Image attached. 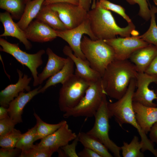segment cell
Listing matches in <instances>:
<instances>
[{"label": "cell", "instance_id": "obj_39", "mask_svg": "<svg viewBox=\"0 0 157 157\" xmlns=\"http://www.w3.org/2000/svg\"><path fill=\"white\" fill-rule=\"evenodd\" d=\"M144 72L151 75H157V55L153 59Z\"/></svg>", "mask_w": 157, "mask_h": 157}, {"label": "cell", "instance_id": "obj_38", "mask_svg": "<svg viewBox=\"0 0 157 157\" xmlns=\"http://www.w3.org/2000/svg\"><path fill=\"white\" fill-rule=\"evenodd\" d=\"M78 157H101L97 153L87 147L84 148L78 153Z\"/></svg>", "mask_w": 157, "mask_h": 157}, {"label": "cell", "instance_id": "obj_40", "mask_svg": "<svg viewBox=\"0 0 157 157\" xmlns=\"http://www.w3.org/2000/svg\"><path fill=\"white\" fill-rule=\"evenodd\" d=\"M58 3H67L78 5L79 0H44L43 5H49Z\"/></svg>", "mask_w": 157, "mask_h": 157}, {"label": "cell", "instance_id": "obj_2", "mask_svg": "<svg viewBox=\"0 0 157 157\" xmlns=\"http://www.w3.org/2000/svg\"><path fill=\"white\" fill-rule=\"evenodd\" d=\"M136 88V79L133 78L131 80L126 92L121 98L114 103L108 102V108L111 117H114L120 126L124 124H129L136 129L143 144L142 152L148 150L157 157V149L154 148L153 142L148 138L136 118L132 106L133 96Z\"/></svg>", "mask_w": 157, "mask_h": 157}, {"label": "cell", "instance_id": "obj_4", "mask_svg": "<svg viewBox=\"0 0 157 157\" xmlns=\"http://www.w3.org/2000/svg\"><path fill=\"white\" fill-rule=\"evenodd\" d=\"M81 47L91 67L101 76L108 65L115 59L113 49L104 40H94L83 35Z\"/></svg>", "mask_w": 157, "mask_h": 157}, {"label": "cell", "instance_id": "obj_41", "mask_svg": "<svg viewBox=\"0 0 157 157\" xmlns=\"http://www.w3.org/2000/svg\"><path fill=\"white\" fill-rule=\"evenodd\" d=\"M92 0L93 1V4L92 7V8L95 6V0H79L78 5L88 12L90 10Z\"/></svg>", "mask_w": 157, "mask_h": 157}, {"label": "cell", "instance_id": "obj_22", "mask_svg": "<svg viewBox=\"0 0 157 157\" xmlns=\"http://www.w3.org/2000/svg\"><path fill=\"white\" fill-rule=\"evenodd\" d=\"M65 64L58 72L49 77L44 86L40 89L39 93H43L49 87L59 83L62 84L74 74V63L69 57Z\"/></svg>", "mask_w": 157, "mask_h": 157}, {"label": "cell", "instance_id": "obj_35", "mask_svg": "<svg viewBox=\"0 0 157 157\" xmlns=\"http://www.w3.org/2000/svg\"><path fill=\"white\" fill-rule=\"evenodd\" d=\"M78 142L77 136L72 143L68 144L61 147L58 151L59 156L78 157V153L76 151V148Z\"/></svg>", "mask_w": 157, "mask_h": 157}, {"label": "cell", "instance_id": "obj_21", "mask_svg": "<svg viewBox=\"0 0 157 157\" xmlns=\"http://www.w3.org/2000/svg\"><path fill=\"white\" fill-rule=\"evenodd\" d=\"M46 52L48 56V59L43 70L38 74L39 85H41L45 80L60 70L68 59L67 58H65L58 56L49 47L47 48Z\"/></svg>", "mask_w": 157, "mask_h": 157}, {"label": "cell", "instance_id": "obj_25", "mask_svg": "<svg viewBox=\"0 0 157 157\" xmlns=\"http://www.w3.org/2000/svg\"><path fill=\"white\" fill-rule=\"evenodd\" d=\"M78 141L85 147L95 151L101 157H112L107 148L101 142L86 133L80 132L77 135Z\"/></svg>", "mask_w": 157, "mask_h": 157}, {"label": "cell", "instance_id": "obj_28", "mask_svg": "<svg viewBox=\"0 0 157 157\" xmlns=\"http://www.w3.org/2000/svg\"><path fill=\"white\" fill-rule=\"evenodd\" d=\"M142 147V144L139 141L138 137L134 136L130 143L123 142V145L121 147L122 156L124 157H144V154L141 151Z\"/></svg>", "mask_w": 157, "mask_h": 157}, {"label": "cell", "instance_id": "obj_45", "mask_svg": "<svg viewBox=\"0 0 157 157\" xmlns=\"http://www.w3.org/2000/svg\"><path fill=\"white\" fill-rule=\"evenodd\" d=\"M155 5H157V0H153Z\"/></svg>", "mask_w": 157, "mask_h": 157}, {"label": "cell", "instance_id": "obj_17", "mask_svg": "<svg viewBox=\"0 0 157 157\" xmlns=\"http://www.w3.org/2000/svg\"><path fill=\"white\" fill-rule=\"evenodd\" d=\"M133 107L137 121L146 134L157 122V107H149L133 102Z\"/></svg>", "mask_w": 157, "mask_h": 157}, {"label": "cell", "instance_id": "obj_5", "mask_svg": "<svg viewBox=\"0 0 157 157\" xmlns=\"http://www.w3.org/2000/svg\"><path fill=\"white\" fill-rule=\"evenodd\" d=\"M106 94L101 78L95 82H91L79 102L74 107L64 113L63 117L94 116Z\"/></svg>", "mask_w": 157, "mask_h": 157}, {"label": "cell", "instance_id": "obj_30", "mask_svg": "<svg viewBox=\"0 0 157 157\" xmlns=\"http://www.w3.org/2000/svg\"><path fill=\"white\" fill-rule=\"evenodd\" d=\"M37 133V126L28 129L27 131L22 134L15 147L24 151L28 150L33 147L35 141Z\"/></svg>", "mask_w": 157, "mask_h": 157}, {"label": "cell", "instance_id": "obj_19", "mask_svg": "<svg viewBox=\"0 0 157 157\" xmlns=\"http://www.w3.org/2000/svg\"><path fill=\"white\" fill-rule=\"evenodd\" d=\"M10 14L6 11L0 13V21L4 27V32L0 37L15 38L23 44L26 50H30L32 47V44L27 38L24 31L14 22Z\"/></svg>", "mask_w": 157, "mask_h": 157}, {"label": "cell", "instance_id": "obj_48", "mask_svg": "<svg viewBox=\"0 0 157 157\" xmlns=\"http://www.w3.org/2000/svg\"><path fill=\"white\" fill-rule=\"evenodd\" d=\"M156 94L157 95V93H156Z\"/></svg>", "mask_w": 157, "mask_h": 157}, {"label": "cell", "instance_id": "obj_9", "mask_svg": "<svg viewBox=\"0 0 157 157\" xmlns=\"http://www.w3.org/2000/svg\"><path fill=\"white\" fill-rule=\"evenodd\" d=\"M49 5L56 12L67 29L77 27L88 18V12L78 5L58 3Z\"/></svg>", "mask_w": 157, "mask_h": 157}, {"label": "cell", "instance_id": "obj_44", "mask_svg": "<svg viewBox=\"0 0 157 157\" xmlns=\"http://www.w3.org/2000/svg\"><path fill=\"white\" fill-rule=\"evenodd\" d=\"M0 60L1 61V62L2 63V64H3V67L4 68V72H5L6 74V75L7 76V77L9 78L10 80V76L7 73V72H6V71L5 70V68H4V63H3V60L1 56V54L0 55Z\"/></svg>", "mask_w": 157, "mask_h": 157}, {"label": "cell", "instance_id": "obj_6", "mask_svg": "<svg viewBox=\"0 0 157 157\" xmlns=\"http://www.w3.org/2000/svg\"><path fill=\"white\" fill-rule=\"evenodd\" d=\"M106 95L104 96L102 102L94 117L95 122L92 128L86 133L103 143L117 157H120L121 147L118 146L110 138L109 119L111 118L108 107Z\"/></svg>", "mask_w": 157, "mask_h": 157}, {"label": "cell", "instance_id": "obj_14", "mask_svg": "<svg viewBox=\"0 0 157 157\" xmlns=\"http://www.w3.org/2000/svg\"><path fill=\"white\" fill-rule=\"evenodd\" d=\"M17 72L19 78L17 82L14 84L7 86L0 92V105L8 108L10 103L17 97L21 92L25 91L27 92L31 90L29 85L32 78L29 77L27 74H24L20 70L17 69Z\"/></svg>", "mask_w": 157, "mask_h": 157}, {"label": "cell", "instance_id": "obj_42", "mask_svg": "<svg viewBox=\"0 0 157 157\" xmlns=\"http://www.w3.org/2000/svg\"><path fill=\"white\" fill-rule=\"evenodd\" d=\"M149 132L150 140L157 144V122L153 125Z\"/></svg>", "mask_w": 157, "mask_h": 157}, {"label": "cell", "instance_id": "obj_1", "mask_svg": "<svg viewBox=\"0 0 157 157\" xmlns=\"http://www.w3.org/2000/svg\"><path fill=\"white\" fill-rule=\"evenodd\" d=\"M138 72L130 60L115 59L107 66L102 76V82L106 95L117 100L126 92L131 80Z\"/></svg>", "mask_w": 157, "mask_h": 157}, {"label": "cell", "instance_id": "obj_16", "mask_svg": "<svg viewBox=\"0 0 157 157\" xmlns=\"http://www.w3.org/2000/svg\"><path fill=\"white\" fill-rule=\"evenodd\" d=\"M63 52L73 61L76 67L75 74L90 83L95 82L101 78V75L91 67L87 60H83L75 56L69 46H65Z\"/></svg>", "mask_w": 157, "mask_h": 157}, {"label": "cell", "instance_id": "obj_32", "mask_svg": "<svg viewBox=\"0 0 157 157\" xmlns=\"http://www.w3.org/2000/svg\"><path fill=\"white\" fill-rule=\"evenodd\" d=\"M95 6L117 13L122 17L128 23L132 22L131 19L126 14L124 8L120 5L115 4L107 0H101L97 2Z\"/></svg>", "mask_w": 157, "mask_h": 157}, {"label": "cell", "instance_id": "obj_18", "mask_svg": "<svg viewBox=\"0 0 157 157\" xmlns=\"http://www.w3.org/2000/svg\"><path fill=\"white\" fill-rule=\"evenodd\" d=\"M42 87L40 85L38 87L26 93L22 92L9 103L8 114L16 124L22 122V115L23 109L28 102L39 94L38 91Z\"/></svg>", "mask_w": 157, "mask_h": 157}, {"label": "cell", "instance_id": "obj_36", "mask_svg": "<svg viewBox=\"0 0 157 157\" xmlns=\"http://www.w3.org/2000/svg\"><path fill=\"white\" fill-rule=\"evenodd\" d=\"M15 122L9 116L0 120V136H3L11 132L14 129Z\"/></svg>", "mask_w": 157, "mask_h": 157}, {"label": "cell", "instance_id": "obj_10", "mask_svg": "<svg viewBox=\"0 0 157 157\" xmlns=\"http://www.w3.org/2000/svg\"><path fill=\"white\" fill-rule=\"evenodd\" d=\"M57 37L66 42L69 45L74 54L83 60H87L81 47L82 36L88 35L92 40H97L90 29L88 18L77 27L63 31H56Z\"/></svg>", "mask_w": 157, "mask_h": 157}, {"label": "cell", "instance_id": "obj_8", "mask_svg": "<svg viewBox=\"0 0 157 157\" xmlns=\"http://www.w3.org/2000/svg\"><path fill=\"white\" fill-rule=\"evenodd\" d=\"M0 45V51L10 54L22 65L28 68L33 78V86L39 85L37 69L43 64L42 57L46 51L42 49L35 53H28L22 50L18 44L11 43L1 38Z\"/></svg>", "mask_w": 157, "mask_h": 157}, {"label": "cell", "instance_id": "obj_7", "mask_svg": "<svg viewBox=\"0 0 157 157\" xmlns=\"http://www.w3.org/2000/svg\"><path fill=\"white\" fill-rule=\"evenodd\" d=\"M90 82L74 74L62 84L59 92L58 105L65 113L74 107L84 95Z\"/></svg>", "mask_w": 157, "mask_h": 157}, {"label": "cell", "instance_id": "obj_31", "mask_svg": "<svg viewBox=\"0 0 157 157\" xmlns=\"http://www.w3.org/2000/svg\"><path fill=\"white\" fill-rule=\"evenodd\" d=\"M22 134L20 131L14 128L10 133L0 136V147L6 149L15 148Z\"/></svg>", "mask_w": 157, "mask_h": 157}, {"label": "cell", "instance_id": "obj_29", "mask_svg": "<svg viewBox=\"0 0 157 157\" xmlns=\"http://www.w3.org/2000/svg\"><path fill=\"white\" fill-rule=\"evenodd\" d=\"M150 9L151 18L149 27L146 32L139 37L148 43L157 47V25L156 21L157 8L153 6Z\"/></svg>", "mask_w": 157, "mask_h": 157}, {"label": "cell", "instance_id": "obj_34", "mask_svg": "<svg viewBox=\"0 0 157 157\" xmlns=\"http://www.w3.org/2000/svg\"><path fill=\"white\" fill-rule=\"evenodd\" d=\"M130 4H138L139 6V15L146 21L151 18V10L149 8L147 0H126Z\"/></svg>", "mask_w": 157, "mask_h": 157}, {"label": "cell", "instance_id": "obj_23", "mask_svg": "<svg viewBox=\"0 0 157 157\" xmlns=\"http://www.w3.org/2000/svg\"><path fill=\"white\" fill-rule=\"evenodd\" d=\"M35 18L46 24L56 31H63L67 29L56 12L51 9L49 5H42Z\"/></svg>", "mask_w": 157, "mask_h": 157}, {"label": "cell", "instance_id": "obj_46", "mask_svg": "<svg viewBox=\"0 0 157 157\" xmlns=\"http://www.w3.org/2000/svg\"><path fill=\"white\" fill-rule=\"evenodd\" d=\"M31 0H27L28 1H31Z\"/></svg>", "mask_w": 157, "mask_h": 157}, {"label": "cell", "instance_id": "obj_33", "mask_svg": "<svg viewBox=\"0 0 157 157\" xmlns=\"http://www.w3.org/2000/svg\"><path fill=\"white\" fill-rule=\"evenodd\" d=\"M53 153L51 151L36 144L28 150L22 151L19 157H50Z\"/></svg>", "mask_w": 157, "mask_h": 157}, {"label": "cell", "instance_id": "obj_13", "mask_svg": "<svg viewBox=\"0 0 157 157\" xmlns=\"http://www.w3.org/2000/svg\"><path fill=\"white\" fill-rule=\"evenodd\" d=\"M77 135L70 129L66 121L55 131L41 139L37 144L45 148L53 153L58 151L62 147L73 140Z\"/></svg>", "mask_w": 157, "mask_h": 157}, {"label": "cell", "instance_id": "obj_26", "mask_svg": "<svg viewBox=\"0 0 157 157\" xmlns=\"http://www.w3.org/2000/svg\"><path fill=\"white\" fill-rule=\"evenodd\" d=\"M27 2V0H0V8L9 12L13 18L19 19Z\"/></svg>", "mask_w": 157, "mask_h": 157}, {"label": "cell", "instance_id": "obj_15", "mask_svg": "<svg viewBox=\"0 0 157 157\" xmlns=\"http://www.w3.org/2000/svg\"><path fill=\"white\" fill-rule=\"evenodd\" d=\"M24 31L27 38L33 42L50 41L57 37L56 30L37 19L33 21Z\"/></svg>", "mask_w": 157, "mask_h": 157}, {"label": "cell", "instance_id": "obj_3", "mask_svg": "<svg viewBox=\"0 0 157 157\" xmlns=\"http://www.w3.org/2000/svg\"><path fill=\"white\" fill-rule=\"evenodd\" d=\"M90 29L97 40H106L116 38L138 35L135 26L132 22L125 27L121 28L116 24L111 12L95 6L87 12Z\"/></svg>", "mask_w": 157, "mask_h": 157}, {"label": "cell", "instance_id": "obj_43", "mask_svg": "<svg viewBox=\"0 0 157 157\" xmlns=\"http://www.w3.org/2000/svg\"><path fill=\"white\" fill-rule=\"evenodd\" d=\"M8 108L2 106L0 107V120L3 119L8 115Z\"/></svg>", "mask_w": 157, "mask_h": 157}, {"label": "cell", "instance_id": "obj_27", "mask_svg": "<svg viewBox=\"0 0 157 157\" xmlns=\"http://www.w3.org/2000/svg\"><path fill=\"white\" fill-rule=\"evenodd\" d=\"M36 120L37 133L35 141L41 139L52 134L59 128L66 121L62 120L56 124H50L44 122L35 112L33 113Z\"/></svg>", "mask_w": 157, "mask_h": 157}, {"label": "cell", "instance_id": "obj_37", "mask_svg": "<svg viewBox=\"0 0 157 157\" xmlns=\"http://www.w3.org/2000/svg\"><path fill=\"white\" fill-rule=\"evenodd\" d=\"M21 152V150L16 147L12 149L1 148L0 149V157H19Z\"/></svg>", "mask_w": 157, "mask_h": 157}, {"label": "cell", "instance_id": "obj_24", "mask_svg": "<svg viewBox=\"0 0 157 157\" xmlns=\"http://www.w3.org/2000/svg\"><path fill=\"white\" fill-rule=\"evenodd\" d=\"M44 0H32L27 2L24 13L19 20L16 23L24 30L35 18L40 12Z\"/></svg>", "mask_w": 157, "mask_h": 157}, {"label": "cell", "instance_id": "obj_47", "mask_svg": "<svg viewBox=\"0 0 157 157\" xmlns=\"http://www.w3.org/2000/svg\"><path fill=\"white\" fill-rule=\"evenodd\" d=\"M100 0H97V1H100Z\"/></svg>", "mask_w": 157, "mask_h": 157}, {"label": "cell", "instance_id": "obj_20", "mask_svg": "<svg viewBox=\"0 0 157 157\" xmlns=\"http://www.w3.org/2000/svg\"><path fill=\"white\" fill-rule=\"evenodd\" d=\"M157 55V47L149 44L135 51L129 59L135 66L138 72H144Z\"/></svg>", "mask_w": 157, "mask_h": 157}, {"label": "cell", "instance_id": "obj_11", "mask_svg": "<svg viewBox=\"0 0 157 157\" xmlns=\"http://www.w3.org/2000/svg\"><path fill=\"white\" fill-rule=\"evenodd\" d=\"M153 82L157 83V75L138 72L136 78L137 89L133 94V101L147 106L157 107L153 101L155 99L157 101V95L149 88L150 84Z\"/></svg>", "mask_w": 157, "mask_h": 157}, {"label": "cell", "instance_id": "obj_12", "mask_svg": "<svg viewBox=\"0 0 157 157\" xmlns=\"http://www.w3.org/2000/svg\"><path fill=\"white\" fill-rule=\"evenodd\" d=\"M104 40L112 48L115 53V59L119 60L129 59L136 50L149 44L140 38L138 35L116 38Z\"/></svg>", "mask_w": 157, "mask_h": 157}]
</instances>
